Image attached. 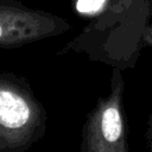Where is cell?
I'll list each match as a JSON object with an SVG mask.
<instances>
[{"instance_id":"cell-2","label":"cell","mask_w":152,"mask_h":152,"mask_svg":"<svg viewBox=\"0 0 152 152\" xmlns=\"http://www.w3.org/2000/svg\"><path fill=\"white\" fill-rule=\"evenodd\" d=\"M122 70L113 68L109 93L99 97L82 127L81 152H129Z\"/></svg>"},{"instance_id":"cell-3","label":"cell","mask_w":152,"mask_h":152,"mask_svg":"<svg viewBox=\"0 0 152 152\" xmlns=\"http://www.w3.org/2000/svg\"><path fill=\"white\" fill-rule=\"evenodd\" d=\"M71 28L61 15L17 0H0V49L19 48L64 34Z\"/></svg>"},{"instance_id":"cell-4","label":"cell","mask_w":152,"mask_h":152,"mask_svg":"<svg viewBox=\"0 0 152 152\" xmlns=\"http://www.w3.org/2000/svg\"><path fill=\"white\" fill-rule=\"evenodd\" d=\"M141 43L142 46H147V48H152V23H148L144 31H142V36H141Z\"/></svg>"},{"instance_id":"cell-5","label":"cell","mask_w":152,"mask_h":152,"mask_svg":"<svg viewBox=\"0 0 152 152\" xmlns=\"http://www.w3.org/2000/svg\"><path fill=\"white\" fill-rule=\"evenodd\" d=\"M145 140L147 144V148L152 152V113L148 115L146 121V129H145Z\"/></svg>"},{"instance_id":"cell-1","label":"cell","mask_w":152,"mask_h":152,"mask_svg":"<svg viewBox=\"0 0 152 152\" xmlns=\"http://www.w3.org/2000/svg\"><path fill=\"white\" fill-rule=\"evenodd\" d=\"M46 121L27 80L0 70V152H26L44 138Z\"/></svg>"}]
</instances>
